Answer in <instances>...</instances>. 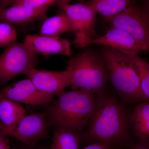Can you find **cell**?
Segmentation results:
<instances>
[{"instance_id":"484cf974","label":"cell","mask_w":149,"mask_h":149,"mask_svg":"<svg viewBox=\"0 0 149 149\" xmlns=\"http://www.w3.org/2000/svg\"><path fill=\"white\" fill-rule=\"evenodd\" d=\"M15 0H0V10L12 4Z\"/></svg>"},{"instance_id":"603a6c76","label":"cell","mask_w":149,"mask_h":149,"mask_svg":"<svg viewBox=\"0 0 149 149\" xmlns=\"http://www.w3.org/2000/svg\"><path fill=\"white\" fill-rule=\"evenodd\" d=\"M83 149H112V147L108 144L97 142L92 143L91 145L85 147Z\"/></svg>"},{"instance_id":"1f68e13d","label":"cell","mask_w":149,"mask_h":149,"mask_svg":"<svg viewBox=\"0 0 149 149\" xmlns=\"http://www.w3.org/2000/svg\"></svg>"},{"instance_id":"ffe728a7","label":"cell","mask_w":149,"mask_h":149,"mask_svg":"<svg viewBox=\"0 0 149 149\" xmlns=\"http://www.w3.org/2000/svg\"><path fill=\"white\" fill-rule=\"evenodd\" d=\"M17 42V31L13 24L0 22V47H7Z\"/></svg>"},{"instance_id":"9a60e30c","label":"cell","mask_w":149,"mask_h":149,"mask_svg":"<svg viewBox=\"0 0 149 149\" xmlns=\"http://www.w3.org/2000/svg\"><path fill=\"white\" fill-rule=\"evenodd\" d=\"M25 115L26 111L18 103L2 97L0 99V125L13 126Z\"/></svg>"},{"instance_id":"e0dca14e","label":"cell","mask_w":149,"mask_h":149,"mask_svg":"<svg viewBox=\"0 0 149 149\" xmlns=\"http://www.w3.org/2000/svg\"><path fill=\"white\" fill-rule=\"evenodd\" d=\"M82 133L60 128H54L51 149H79Z\"/></svg>"},{"instance_id":"4fadbf2b","label":"cell","mask_w":149,"mask_h":149,"mask_svg":"<svg viewBox=\"0 0 149 149\" xmlns=\"http://www.w3.org/2000/svg\"><path fill=\"white\" fill-rule=\"evenodd\" d=\"M49 8L30 9L20 6L11 5L0 10V22L12 24L30 23L45 16Z\"/></svg>"},{"instance_id":"44dd1931","label":"cell","mask_w":149,"mask_h":149,"mask_svg":"<svg viewBox=\"0 0 149 149\" xmlns=\"http://www.w3.org/2000/svg\"><path fill=\"white\" fill-rule=\"evenodd\" d=\"M56 2V0H15L11 5L20 6L30 9H38L50 7Z\"/></svg>"},{"instance_id":"d4e9b609","label":"cell","mask_w":149,"mask_h":149,"mask_svg":"<svg viewBox=\"0 0 149 149\" xmlns=\"http://www.w3.org/2000/svg\"><path fill=\"white\" fill-rule=\"evenodd\" d=\"M71 0H56V3L57 5L58 10L60 13L62 12L64 8L69 4Z\"/></svg>"},{"instance_id":"5b68a950","label":"cell","mask_w":149,"mask_h":149,"mask_svg":"<svg viewBox=\"0 0 149 149\" xmlns=\"http://www.w3.org/2000/svg\"><path fill=\"white\" fill-rule=\"evenodd\" d=\"M38 54L24 42H16L6 48L0 55V86L35 68Z\"/></svg>"},{"instance_id":"f546056e","label":"cell","mask_w":149,"mask_h":149,"mask_svg":"<svg viewBox=\"0 0 149 149\" xmlns=\"http://www.w3.org/2000/svg\"><path fill=\"white\" fill-rule=\"evenodd\" d=\"M78 2L80 3H84L85 2V0H77Z\"/></svg>"},{"instance_id":"83f0119b","label":"cell","mask_w":149,"mask_h":149,"mask_svg":"<svg viewBox=\"0 0 149 149\" xmlns=\"http://www.w3.org/2000/svg\"><path fill=\"white\" fill-rule=\"evenodd\" d=\"M144 8L149 14V0H146Z\"/></svg>"},{"instance_id":"7402d4cb","label":"cell","mask_w":149,"mask_h":149,"mask_svg":"<svg viewBox=\"0 0 149 149\" xmlns=\"http://www.w3.org/2000/svg\"><path fill=\"white\" fill-rule=\"evenodd\" d=\"M51 144L49 143H43L30 146L19 142L16 149H51Z\"/></svg>"},{"instance_id":"f1b7e54d","label":"cell","mask_w":149,"mask_h":149,"mask_svg":"<svg viewBox=\"0 0 149 149\" xmlns=\"http://www.w3.org/2000/svg\"><path fill=\"white\" fill-rule=\"evenodd\" d=\"M0 149H11L10 148V146L9 144H8V145H6V146H4L2 147Z\"/></svg>"},{"instance_id":"cb8c5ba5","label":"cell","mask_w":149,"mask_h":149,"mask_svg":"<svg viewBox=\"0 0 149 149\" xmlns=\"http://www.w3.org/2000/svg\"><path fill=\"white\" fill-rule=\"evenodd\" d=\"M127 149H149V139L143 141H139L133 144Z\"/></svg>"},{"instance_id":"8992f818","label":"cell","mask_w":149,"mask_h":149,"mask_svg":"<svg viewBox=\"0 0 149 149\" xmlns=\"http://www.w3.org/2000/svg\"><path fill=\"white\" fill-rule=\"evenodd\" d=\"M103 17L110 28L128 32L149 51V14L144 8L130 5L120 13Z\"/></svg>"},{"instance_id":"6da1fadb","label":"cell","mask_w":149,"mask_h":149,"mask_svg":"<svg viewBox=\"0 0 149 149\" xmlns=\"http://www.w3.org/2000/svg\"><path fill=\"white\" fill-rule=\"evenodd\" d=\"M96 95L95 110L82 133V141L100 142L112 147L128 142L133 135L132 110L107 87Z\"/></svg>"},{"instance_id":"8fae6325","label":"cell","mask_w":149,"mask_h":149,"mask_svg":"<svg viewBox=\"0 0 149 149\" xmlns=\"http://www.w3.org/2000/svg\"><path fill=\"white\" fill-rule=\"evenodd\" d=\"M94 44L110 47L130 56L136 55L141 52L147 51L128 32L117 28H110L103 36L93 39L89 46Z\"/></svg>"},{"instance_id":"d6986e66","label":"cell","mask_w":149,"mask_h":149,"mask_svg":"<svg viewBox=\"0 0 149 149\" xmlns=\"http://www.w3.org/2000/svg\"><path fill=\"white\" fill-rule=\"evenodd\" d=\"M130 56L139 74L142 91L149 99V62L138 55Z\"/></svg>"},{"instance_id":"277c9868","label":"cell","mask_w":149,"mask_h":149,"mask_svg":"<svg viewBox=\"0 0 149 149\" xmlns=\"http://www.w3.org/2000/svg\"><path fill=\"white\" fill-rule=\"evenodd\" d=\"M84 49L68 60L66 69L72 74V90L82 89L96 95L107 88L109 81L107 65L101 52Z\"/></svg>"},{"instance_id":"ba28073f","label":"cell","mask_w":149,"mask_h":149,"mask_svg":"<svg viewBox=\"0 0 149 149\" xmlns=\"http://www.w3.org/2000/svg\"><path fill=\"white\" fill-rule=\"evenodd\" d=\"M69 18L74 35L73 44L84 49L91 40L98 37L96 30L97 14L84 3L68 4L63 11Z\"/></svg>"},{"instance_id":"2e32d148","label":"cell","mask_w":149,"mask_h":149,"mask_svg":"<svg viewBox=\"0 0 149 149\" xmlns=\"http://www.w3.org/2000/svg\"><path fill=\"white\" fill-rule=\"evenodd\" d=\"M131 0H88L85 4L96 14L109 17L120 13L130 5Z\"/></svg>"},{"instance_id":"7a4b0ae2","label":"cell","mask_w":149,"mask_h":149,"mask_svg":"<svg viewBox=\"0 0 149 149\" xmlns=\"http://www.w3.org/2000/svg\"><path fill=\"white\" fill-rule=\"evenodd\" d=\"M97 96L82 90L63 92L58 98L45 105L49 126L82 133L95 110Z\"/></svg>"},{"instance_id":"ac0fdd59","label":"cell","mask_w":149,"mask_h":149,"mask_svg":"<svg viewBox=\"0 0 149 149\" xmlns=\"http://www.w3.org/2000/svg\"><path fill=\"white\" fill-rule=\"evenodd\" d=\"M71 22L64 12L57 15L47 18L40 28V35L59 36L60 35L72 32Z\"/></svg>"},{"instance_id":"5bb4252c","label":"cell","mask_w":149,"mask_h":149,"mask_svg":"<svg viewBox=\"0 0 149 149\" xmlns=\"http://www.w3.org/2000/svg\"><path fill=\"white\" fill-rule=\"evenodd\" d=\"M131 124L133 136L139 141L149 139V102L136 104L132 110Z\"/></svg>"},{"instance_id":"7c38bea8","label":"cell","mask_w":149,"mask_h":149,"mask_svg":"<svg viewBox=\"0 0 149 149\" xmlns=\"http://www.w3.org/2000/svg\"><path fill=\"white\" fill-rule=\"evenodd\" d=\"M24 42L36 53L43 55L71 56L73 54L70 41L60 36L28 35L24 38Z\"/></svg>"},{"instance_id":"4dcf8cb0","label":"cell","mask_w":149,"mask_h":149,"mask_svg":"<svg viewBox=\"0 0 149 149\" xmlns=\"http://www.w3.org/2000/svg\"><path fill=\"white\" fill-rule=\"evenodd\" d=\"M2 97L1 96V94H0V99Z\"/></svg>"},{"instance_id":"9c48e42d","label":"cell","mask_w":149,"mask_h":149,"mask_svg":"<svg viewBox=\"0 0 149 149\" xmlns=\"http://www.w3.org/2000/svg\"><path fill=\"white\" fill-rule=\"evenodd\" d=\"M0 94L2 97L31 105H45L54 100V96L39 91L29 78L5 87Z\"/></svg>"},{"instance_id":"4316f807","label":"cell","mask_w":149,"mask_h":149,"mask_svg":"<svg viewBox=\"0 0 149 149\" xmlns=\"http://www.w3.org/2000/svg\"><path fill=\"white\" fill-rule=\"evenodd\" d=\"M8 144L9 142L8 140L7 139L6 136L0 135V148Z\"/></svg>"},{"instance_id":"3957f363","label":"cell","mask_w":149,"mask_h":149,"mask_svg":"<svg viewBox=\"0 0 149 149\" xmlns=\"http://www.w3.org/2000/svg\"><path fill=\"white\" fill-rule=\"evenodd\" d=\"M101 46V52L107 65L109 80L123 103L129 106L149 102L142 91L139 74L130 56L110 47Z\"/></svg>"},{"instance_id":"30bf717a","label":"cell","mask_w":149,"mask_h":149,"mask_svg":"<svg viewBox=\"0 0 149 149\" xmlns=\"http://www.w3.org/2000/svg\"><path fill=\"white\" fill-rule=\"evenodd\" d=\"M25 75L39 91L54 96L59 95L65 88L72 84V74L66 69L62 71H50L33 68Z\"/></svg>"},{"instance_id":"52a82bcc","label":"cell","mask_w":149,"mask_h":149,"mask_svg":"<svg viewBox=\"0 0 149 149\" xmlns=\"http://www.w3.org/2000/svg\"><path fill=\"white\" fill-rule=\"evenodd\" d=\"M49 122L45 111L25 115L17 123L11 127L0 125V135L10 136L21 143L34 146L50 138Z\"/></svg>"}]
</instances>
